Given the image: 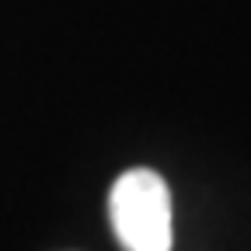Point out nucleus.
Returning a JSON list of instances; mask_svg holds the SVG:
<instances>
[{
	"label": "nucleus",
	"instance_id": "obj_1",
	"mask_svg": "<svg viewBox=\"0 0 251 251\" xmlns=\"http://www.w3.org/2000/svg\"><path fill=\"white\" fill-rule=\"evenodd\" d=\"M108 216L126 251H171V192L157 171L133 168L119 175Z\"/></svg>",
	"mask_w": 251,
	"mask_h": 251
}]
</instances>
